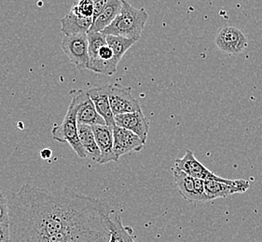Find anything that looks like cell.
<instances>
[{
    "instance_id": "6da1fadb",
    "label": "cell",
    "mask_w": 262,
    "mask_h": 242,
    "mask_svg": "<svg viewBox=\"0 0 262 242\" xmlns=\"http://www.w3.org/2000/svg\"><path fill=\"white\" fill-rule=\"evenodd\" d=\"M11 242L49 236L72 228L110 227L111 211L104 200L70 189L51 192L25 184L8 196Z\"/></svg>"
},
{
    "instance_id": "7a4b0ae2",
    "label": "cell",
    "mask_w": 262,
    "mask_h": 242,
    "mask_svg": "<svg viewBox=\"0 0 262 242\" xmlns=\"http://www.w3.org/2000/svg\"><path fill=\"white\" fill-rule=\"evenodd\" d=\"M83 90L76 89L69 92L71 101L69 104L67 114L60 125H54L52 129V136L53 140L59 142H68L74 151L80 158H87V154L80 143L78 132V119L77 115L79 111L81 95Z\"/></svg>"
},
{
    "instance_id": "3957f363",
    "label": "cell",
    "mask_w": 262,
    "mask_h": 242,
    "mask_svg": "<svg viewBox=\"0 0 262 242\" xmlns=\"http://www.w3.org/2000/svg\"><path fill=\"white\" fill-rule=\"evenodd\" d=\"M148 15L145 9L135 8L127 0H123L121 11L111 22V26L103 30L105 35H113L139 40L142 32L146 27Z\"/></svg>"
},
{
    "instance_id": "277c9868",
    "label": "cell",
    "mask_w": 262,
    "mask_h": 242,
    "mask_svg": "<svg viewBox=\"0 0 262 242\" xmlns=\"http://www.w3.org/2000/svg\"><path fill=\"white\" fill-rule=\"evenodd\" d=\"M89 42V63L87 69L97 74L113 76L117 72L119 62L106 41V35L102 32L87 33Z\"/></svg>"
},
{
    "instance_id": "5b68a950",
    "label": "cell",
    "mask_w": 262,
    "mask_h": 242,
    "mask_svg": "<svg viewBox=\"0 0 262 242\" xmlns=\"http://www.w3.org/2000/svg\"><path fill=\"white\" fill-rule=\"evenodd\" d=\"M110 238V227L72 228L53 235L34 237L18 242H108Z\"/></svg>"
},
{
    "instance_id": "8992f818",
    "label": "cell",
    "mask_w": 262,
    "mask_h": 242,
    "mask_svg": "<svg viewBox=\"0 0 262 242\" xmlns=\"http://www.w3.org/2000/svg\"><path fill=\"white\" fill-rule=\"evenodd\" d=\"M172 172L179 194L186 201L206 202L211 200L205 192V180L194 178L176 166H173Z\"/></svg>"
},
{
    "instance_id": "52a82bcc",
    "label": "cell",
    "mask_w": 262,
    "mask_h": 242,
    "mask_svg": "<svg viewBox=\"0 0 262 242\" xmlns=\"http://www.w3.org/2000/svg\"><path fill=\"white\" fill-rule=\"evenodd\" d=\"M61 47L69 61L78 69H87L89 63V42L87 34L64 35Z\"/></svg>"
},
{
    "instance_id": "ba28073f",
    "label": "cell",
    "mask_w": 262,
    "mask_h": 242,
    "mask_svg": "<svg viewBox=\"0 0 262 242\" xmlns=\"http://www.w3.org/2000/svg\"><path fill=\"white\" fill-rule=\"evenodd\" d=\"M215 42L222 53L230 55L243 53L248 46L247 36L235 27L221 28L215 36Z\"/></svg>"
},
{
    "instance_id": "9c48e42d",
    "label": "cell",
    "mask_w": 262,
    "mask_h": 242,
    "mask_svg": "<svg viewBox=\"0 0 262 242\" xmlns=\"http://www.w3.org/2000/svg\"><path fill=\"white\" fill-rule=\"evenodd\" d=\"M108 95L114 116L141 110L139 102L133 96L130 88L118 83L108 85Z\"/></svg>"
},
{
    "instance_id": "30bf717a",
    "label": "cell",
    "mask_w": 262,
    "mask_h": 242,
    "mask_svg": "<svg viewBox=\"0 0 262 242\" xmlns=\"http://www.w3.org/2000/svg\"><path fill=\"white\" fill-rule=\"evenodd\" d=\"M250 187V183L247 180H231L220 182L214 180L205 181V192L211 200L220 198H227L238 193H245Z\"/></svg>"
},
{
    "instance_id": "8fae6325",
    "label": "cell",
    "mask_w": 262,
    "mask_h": 242,
    "mask_svg": "<svg viewBox=\"0 0 262 242\" xmlns=\"http://www.w3.org/2000/svg\"><path fill=\"white\" fill-rule=\"evenodd\" d=\"M174 166L180 168L194 178L205 180H214L220 182H227L229 179L221 178L220 176L215 175L210 170L206 168L205 165L201 163L196 158L192 151L187 150L182 158H177L174 161Z\"/></svg>"
},
{
    "instance_id": "7c38bea8",
    "label": "cell",
    "mask_w": 262,
    "mask_h": 242,
    "mask_svg": "<svg viewBox=\"0 0 262 242\" xmlns=\"http://www.w3.org/2000/svg\"><path fill=\"white\" fill-rule=\"evenodd\" d=\"M93 131L95 133L96 143L99 148V160L97 163L106 164L112 161H119L114 152V136L113 128L106 124H96L93 125Z\"/></svg>"
},
{
    "instance_id": "4fadbf2b",
    "label": "cell",
    "mask_w": 262,
    "mask_h": 242,
    "mask_svg": "<svg viewBox=\"0 0 262 242\" xmlns=\"http://www.w3.org/2000/svg\"><path fill=\"white\" fill-rule=\"evenodd\" d=\"M113 136L114 152L118 159L127 153L141 151L146 144L136 133L117 125L113 127Z\"/></svg>"
},
{
    "instance_id": "5bb4252c",
    "label": "cell",
    "mask_w": 262,
    "mask_h": 242,
    "mask_svg": "<svg viewBox=\"0 0 262 242\" xmlns=\"http://www.w3.org/2000/svg\"><path fill=\"white\" fill-rule=\"evenodd\" d=\"M117 126L122 127L136 133L143 142H147L149 132V121L144 115L143 111L120 114L114 116Z\"/></svg>"
},
{
    "instance_id": "9a60e30c",
    "label": "cell",
    "mask_w": 262,
    "mask_h": 242,
    "mask_svg": "<svg viewBox=\"0 0 262 242\" xmlns=\"http://www.w3.org/2000/svg\"><path fill=\"white\" fill-rule=\"evenodd\" d=\"M87 90L90 98L95 104V108L105 121V124L113 128L115 126V118L114 114L111 109V102H110V95H108V85L93 88Z\"/></svg>"
},
{
    "instance_id": "2e32d148",
    "label": "cell",
    "mask_w": 262,
    "mask_h": 242,
    "mask_svg": "<svg viewBox=\"0 0 262 242\" xmlns=\"http://www.w3.org/2000/svg\"><path fill=\"white\" fill-rule=\"evenodd\" d=\"M93 22V18H84L71 8L69 13L61 19V31L64 35L87 34Z\"/></svg>"
},
{
    "instance_id": "e0dca14e",
    "label": "cell",
    "mask_w": 262,
    "mask_h": 242,
    "mask_svg": "<svg viewBox=\"0 0 262 242\" xmlns=\"http://www.w3.org/2000/svg\"><path fill=\"white\" fill-rule=\"evenodd\" d=\"M77 119L79 124H87L90 126L96 124H105V121L95 108V104L90 98L87 90H83L79 105Z\"/></svg>"
},
{
    "instance_id": "ac0fdd59",
    "label": "cell",
    "mask_w": 262,
    "mask_h": 242,
    "mask_svg": "<svg viewBox=\"0 0 262 242\" xmlns=\"http://www.w3.org/2000/svg\"><path fill=\"white\" fill-rule=\"evenodd\" d=\"M122 2L123 0H108L103 11L93 22L90 31L102 32L111 26V22L115 20L116 17L120 13Z\"/></svg>"
},
{
    "instance_id": "d6986e66",
    "label": "cell",
    "mask_w": 262,
    "mask_h": 242,
    "mask_svg": "<svg viewBox=\"0 0 262 242\" xmlns=\"http://www.w3.org/2000/svg\"><path fill=\"white\" fill-rule=\"evenodd\" d=\"M78 132H79V141L82 144L85 152L87 154V158H91L95 162H98L101 153L96 143L93 127L87 124L78 123Z\"/></svg>"
},
{
    "instance_id": "ffe728a7",
    "label": "cell",
    "mask_w": 262,
    "mask_h": 242,
    "mask_svg": "<svg viewBox=\"0 0 262 242\" xmlns=\"http://www.w3.org/2000/svg\"><path fill=\"white\" fill-rule=\"evenodd\" d=\"M111 238L108 242H135L133 231L130 227H125L121 222V216L116 212H111Z\"/></svg>"
},
{
    "instance_id": "44dd1931",
    "label": "cell",
    "mask_w": 262,
    "mask_h": 242,
    "mask_svg": "<svg viewBox=\"0 0 262 242\" xmlns=\"http://www.w3.org/2000/svg\"><path fill=\"white\" fill-rule=\"evenodd\" d=\"M106 41L112 49L116 60L120 63L124 54L128 50H130L137 40L128 37H120V36H113V35H106Z\"/></svg>"
},
{
    "instance_id": "7402d4cb",
    "label": "cell",
    "mask_w": 262,
    "mask_h": 242,
    "mask_svg": "<svg viewBox=\"0 0 262 242\" xmlns=\"http://www.w3.org/2000/svg\"><path fill=\"white\" fill-rule=\"evenodd\" d=\"M71 8L84 18H94L95 4L93 0H79L77 4H74Z\"/></svg>"
},
{
    "instance_id": "603a6c76",
    "label": "cell",
    "mask_w": 262,
    "mask_h": 242,
    "mask_svg": "<svg viewBox=\"0 0 262 242\" xmlns=\"http://www.w3.org/2000/svg\"><path fill=\"white\" fill-rule=\"evenodd\" d=\"M10 209L8 198L0 192V224H10Z\"/></svg>"
},
{
    "instance_id": "cb8c5ba5",
    "label": "cell",
    "mask_w": 262,
    "mask_h": 242,
    "mask_svg": "<svg viewBox=\"0 0 262 242\" xmlns=\"http://www.w3.org/2000/svg\"><path fill=\"white\" fill-rule=\"evenodd\" d=\"M10 224H0V242H11Z\"/></svg>"
},
{
    "instance_id": "d4e9b609",
    "label": "cell",
    "mask_w": 262,
    "mask_h": 242,
    "mask_svg": "<svg viewBox=\"0 0 262 242\" xmlns=\"http://www.w3.org/2000/svg\"><path fill=\"white\" fill-rule=\"evenodd\" d=\"M95 4V12H94V21L98 17L101 11L105 8V4L107 3L108 0H93Z\"/></svg>"
},
{
    "instance_id": "484cf974",
    "label": "cell",
    "mask_w": 262,
    "mask_h": 242,
    "mask_svg": "<svg viewBox=\"0 0 262 242\" xmlns=\"http://www.w3.org/2000/svg\"><path fill=\"white\" fill-rule=\"evenodd\" d=\"M40 156H41L43 159H48V158H52L53 152L50 148H44V149H42L41 152H40Z\"/></svg>"
},
{
    "instance_id": "4316f807",
    "label": "cell",
    "mask_w": 262,
    "mask_h": 242,
    "mask_svg": "<svg viewBox=\"0 0 262 242\" xmlns=\"http://www.w3.org/2000/svg\"><path fill=\"white\" fill-rule=\"evenodd\" d=\"M135 242H137V240H136V241H135Z\"/></svg>"
}]
</instances>
